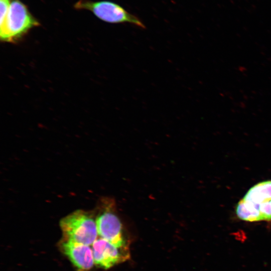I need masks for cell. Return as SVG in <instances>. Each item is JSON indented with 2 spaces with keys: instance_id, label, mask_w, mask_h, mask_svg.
<instances>
[{
  "instance_id": "1",
  "label": "cell",
  "mask_w": 271,
  "mask_h": 271,
  "mask_svg": "<svg viewBox=\"0 0 271 271\" xmlns=\"http://www.w3.org/2000/svg\"><path fill=\"white\" fill-rule=\"evenodd\" d=\"M60 226L64 239L89 246L97 239L96 221L83 210H76L64 217Z\"/></svg>"
},
{
  "instance_id": "2",
  "label": "cell",
  "mask_w": 271,
  "mask_h": 271,
  "mask_svg": "<svg viewBox=\"0 0 271 271\" xmlns=\"http://www.w3.org/2000/svg\"><path fill=\"white\" fill-rule=\"evenodd\" d=\"M39 25L19 0H11L7 17L0 25L2 41L15 42L28 30Z\"/></svg>"
},
{
  "instance_id": "3",
  "label": "cell",
  "mask_w": 271,
  "mask_h": 271,
  "mask_svg": "<svg viewBox=\"0 0 271 271\" xmlns=\"http://www.w3.org/2000/svg\"><path fill=\"white\" fill-rule=\"evenodd\" d=\"M269 203H271V180L258 183L252 187L237 204L236 214L244 221H260L259 208Z\"/></svg>"
},
{
  "instance_id": "4",
  "label": "cell",
  "mask_w": 271,
  "mask_h": 271,
  "mask_svg": "<svg viewBox=\"0 0 271 271\" xmlns=\"http://www.w3.org/2000/svg\"><path fill=\"white\" fill-rule=\"evenodd\" d=\"M102 203V210L95 220L98 235L118 247H128L122 223L114 211V203L109 200Z\"/></svg>"
},
{
  "instance_id": "5",
  "label": "cell",
  "mask_w": 271,
  "mask_h": 271,
  "mask_svg": "<svg viewBox=\"0 0 271 271\" xmlns=\"http://www.w3.org/2000/svg\"><path fill=\"white\" fill-rule=\"evenodd\" d=\"M75 7L78 9L89 10L97 18L106 22L129 23L142 28H145V25L138 18L128 13L121 6L112 2H92L81 0L76 3Z\"/></svg>"
},
{
  "instance_id": "6",
  "label": "cell",
  "mask_w": 271,
  "mask_h": 271,
  "mask_svg": "<svg viewBox=\"0 0 271 271\" xmlns=\"http://www.w3.org/2000/svg\"><path fill=\"white\" fill-rule=\"evenodd\" d=\"M92 249L94 264L104 269L125 261L130 255L128 247H118L102 238L96 239Z\"/></svg>"
},
{
  "instance_id": "7",
  "label": "cell",
  "mask_w": 271,
  "mask_h": 271,
  "mask_svg": "<svg viewBox=\"0 0 271 271\" xmlns=\"http://www.w3.org/2000/svg\"><path fill=\"white\" fill-rule=\"evenodd\" d=\"M61 246L64 254L80 270H89L94 264L92 249L89 245L64 238Z\"/></svg>"
}]
</instances>
